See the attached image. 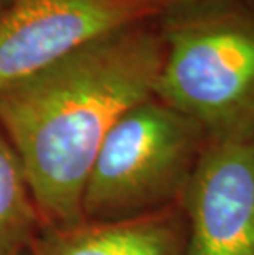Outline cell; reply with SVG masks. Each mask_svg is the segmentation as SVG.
<instances>
[{
  "label": "cell",
  "instance_id": "5",
  "mask_svg": "<svg viewBox=\"0 0 254 255\" xmlns=\"http://www.w3.org/2000/svg\"><path fill=\"white\" fill-rule=\"evenodd\" d=\"M180 203L190 255H254V133L208 138Z\"/></svg>",
  "mask_w": 254,
  "mask_h": 255
},
{
  "label": "cell",
  "instance_id": "7",
  "mask_svg": "<svg viewBox=\"0 0 254 255\" xmlns=\"http://www.w3.org/2000/svg\"><path fill=\"white\" fill-rule=\"evenodd\" d=\"M41 227L25 168L0 128V255H25Z\"/></svg>",
  "mask_w": 254,
  "mask_h": 255
},
{
  "label": "cell",
  "instance_id": "4",
  "mask_svg": "<svg viewBox=\"0 0 254 255\" xmlns=\"http://www.w3.org/2000/svg\"><path fill=\"white\" fill-rule=\"evenodd\" d=\"M182 0H0V91Z\"/></svg>",
  "mask_w": 254,
  "mask_h": 255
},
{
  "label": "cell",
  "instance_id": "6",
  "mask_svg": "<svg viewBox=\"0 0 254 255\" xmlns=\"http://www.w3.org/2000/svg\"><path fill=\"white\" fill-rule=\"evenodd\" d=\"M30 255H190L182 203L124 221L41 227Z\"/></svg>",
  "mask_w": 254,
  "mask_h": 255
},
{
  "label": "cell",
  "instance_id": "8",
  "mask_svg": "<svg viewBox=\"0 0 254 255\" xmlns=\"http://www.w3.org/2000/svg\"><path fill=\"white\" fill-rule=\"evenodd\" d=\"M25 255H30V251H28V252H26V254H25Z\"/></svg>",
  "mask_w": 254,
  "mask_h": 255
},
{
  "label": "cell",
  "instance_id": "1",
  "mask_svg": "<svg viewBox=\"0 0 254 255\" xmlns=\"http://www.w3.org/2000/svg\"><path fill=\"white\" fill-rule=\"evenodd\" d=\"M164 59L160 26L149 20L0 91V128L25 168L43 227L83 221L81 198L101 145L124 114L155 97Z\"/></svg>",
  "mask_w": 254,
  "mask_h": 255
},
{
  "label": "cell",
  "instance_id": "2",
  "mask_svg": "<svg viewBox=\"0 0 254 255\" xmlns=\"http://www.w3.org/2000/svg\"><path fill=\"white\" fill-rule=\"evenodd\" d=\"M165 43L155 97L208 138L254 133V3L182 0L159 18Z\"/></svg>",
  "mask_w": 254,
  "mask_h": 255
},
{
  "label": "cell",
  "instance_id": "3",
  "mask_svg": "<svg viewBox=\"0 0 254 255\" xmlns=\"http://www.w3.org/2000/svg\"><path fill=\"white\" fill-rule=\"evenodd\" d=\"M207 143V130L159 97L134 106L101 145L81 198L83 219L124 221L180 203Z\"/></svg>",
  "mask_w": 254,
  "mask_h": 255
}]
</instances>
